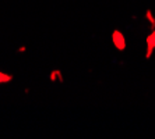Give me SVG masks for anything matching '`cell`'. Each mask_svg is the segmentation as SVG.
I'll return each mask as SVG.
<instances>
[{"mask_svg":"<svg viewBox=\"0 0 155 139\" xmlns=\"http://www.w3.org/2000/svg\"><path fill=\"white\" fill-rule=\"evenodd\" d=\"M113 40H115V43H116V46H117V49H120V50L124 49V38H123V35H120L119 32H115Z\"/></svg>","mask_w":155,"mask_h":139,"instance_id":"6da1fadb","label":"cell"},{"mask_svg":"<svg viewBox=\"0 0 155 139\" xmlns=\"http://www.w3.org/2000/svg\"><path fill=\"white\" fill-rule=\"evenodd\" d=\"M147 45H148V52H147V56L150 57L151 56V52L152 49L155 47V32H152L151 35L148 36V39H147Z\"/></svg>","mask_w":155,"mask_h":139,"instance_id":"7a4b0ae2","label":"cell"}]
</instances>
